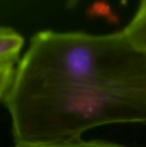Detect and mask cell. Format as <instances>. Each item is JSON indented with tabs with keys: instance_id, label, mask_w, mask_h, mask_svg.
I'll return each instance as SVG.
<instances>
[{
	"instance_id": "cell-3",
	"label": "cell",
	"mask_w": 146,
	"mask_h": 147,
	"mask_svg": "<svg viewBox=\"0 0 146 147\" xmlns=\"http://www.w3.org/2000/svg\"><path fill=\"white\" fill-rule=\"evenodd\" d=\"M122 31L135 48L146 53V0L140 2L136 15Z\"/></svg>"
},
{
	"instance_id": "cell-1",
	"label": "cell",
	"mask_w": 146,
	"mask_h": 147,
	"mask_svg": "<svg viewBox=\"0 0 146 147\" xmlns=\"http://www.w3.org/2000/svg\"><path fill=\"white\" fill-rule=\"evenodd\" d=\"M3 102L16 145L81 139L103 125L146 124V53L123 31H41Z\"/></svg>"
},
{
	"instance_id": "cell-4",
	"label": "cell",
	"mask_w": 146,
	"mask_h": 147,
	"mask_svg": "<svg viewBox=\"0 0 146 147\" xmlns=\"http://www.w3.org/2000/svg\"><path fill=\"white\" fill-rule=\"evenodd\" d=\"M15 147H125L117 144L100 140H83L82 139L52 144L16 145Z\"/></svg>"
},
{
	"instance_id": "cell-5",
	"label": "cell",
	"mask_w": 146,
	"mask_h": 147,
	"mask_svg": "<svg viewBox=\"0 0 146 147\" xmlns=\"http://www.w3.org/2000/svg\"><path fill=\"white\" fill-rule=\"evenodd\" d=\"M15 71L12 64L0 65V101L4 98L11 86Z\"/></svg>"
},
{
	"instance_id": "cell-2",
	"label": "cell",
	"mask_w": 146,
	"mask_h": 147,
	"mask_svg": "<svg viewBox=\"0 0 146 147\" xmlns=\"http://www.w3.org/2000/svg\"><path fill=\"white\" fill-rule=\"evenodd\" d=\"M24 40L9 28H0V65H14L20 55Z\"/></svg>"
}]
</instances>
